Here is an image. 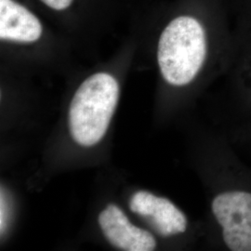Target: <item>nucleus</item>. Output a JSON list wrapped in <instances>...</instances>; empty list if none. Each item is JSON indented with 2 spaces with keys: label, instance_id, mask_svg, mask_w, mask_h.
Here are the masks:
<instances>
[{
  "label": "nucleus",
  "instance_id": "8",
  "mask_svg": "<svg viewBox=\"0 0 251 251\" xmlns=\"http://www.w3.org/2000/svg\"><path fill=\"white\" fill-rule=\"evenodd\" d=\"M48 9L56 12H64L71 9L75 0H39Z\"/></svg>",
  "mask_w": 251,
  "mask_h": 251
},
{
  "label": "nucleus",
  "instance_id": "6",
  "mask_svg": "<svg viewBox=\"0 0 251 251\" xmlns=\"http://www.w3.org/2000/svg\"><path fill=\"white\" fill-rule=\"evenodd\" d=\"M225 245L232 251H251V225L223 229Z\"/></svg>",
  "mask_w": 251,
  "mask_h": 251
},
{
  "label": "nucleus",
  "instance_id": "5",
  "mask_svg": "<svg viewBox=\"0 0 251 251\" xmlns=\"http://www.w3.org/2000/svg\"><path fill=\"white\" fill-rule=\"evenodd\" d=\"M219 225L225 228L251 225V194L229 191L218 195L211 204Z\"/></svg>",
  "mask_w": 251,
  "mask_h": 251
},
{
  "label": "nucleus",
  "instance_id": "1",
  "mask_svg": "<svg viewBox=\"0 0 251 251\" xmlns=\"http://www.w3.org/2000/svg\"><path fill=\"white\" fill-rule=\"evenodd\" d=\"M119 84L110 74L91 75L73 96L68 113L73 140L84 147L100 142L107 131L119 99Z\"/></svg>",
  "mask_w": 251,
  "mask_h": 251
},
{
  "label": "nucleus",
  "instance_id": "2",
  "mask_svg": "<svg viewBox=\"0 0 251 251\" xmlns=\"http://www.w3.org/2000/svg\"><path fill=\"white\" fill-rule=\"evenodd\" d=\"M99 225L108 241L126 251H151L156 247L152 233L132 225L123 210L108 205L99 215Z\"/></svg>",
  "mask_w": 251,
  "mask_h": 251
},
{
  "label": "nucleus",
  "instance_id": "4",
  "mask_svg": "<svg viewBox=\"0 0 251 251\" xmlns=\"http://www.w3.org/2000/svg\"><path fill=\"white\" fill-rule=\"evenodd\" d=\"M42 35V23L34 12L16 0H0L1 41L31 44Z\"/></svg>",
  "mask_w": 251,
  "mask_h": 251
},
{
  "label": "nucleus",
  "instance_id": "7",
  "mask_svg": "<svg viewBox=\"0 0 251 251\" xmlns=\"http://www.w3.org/2000/svg\"><path fill=\"white\" fill-rule=\"evenodd\" d=\"M233 17L251 13V0H226Z\"/></svg>",
  "mask_w": 251,
  "mask_h": 251
},
{
  "label": "nucleus",
  "instance_id": "3",
  "mask_svg": "<svg viewBox=\"0 0 251 251\" xmlns=\"http://www.w3.org/2000/svg\"><path fill=\"white\" fill-rule=\"evenodd\" d=\"M129 208L138 215L151 220L154 229L162 236L184 233L187 219L169 199L158 198L147 191L135 193L129 201Z\"/></svg>",
  "mask_w": 251,
  "mask_h": 251
}]
</instances>
